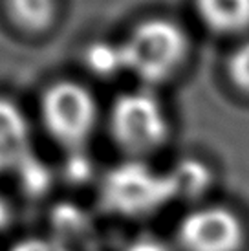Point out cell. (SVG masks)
Masks as SVG:
<instances>
[{"mask_svg": "<svg viewBox=\"0 0 249 251\" xmlns=\"http://www.w3.org/2000/svg\"><path fill=\"white\" fill-rule=\"evenodd\" d=\"M29 156V125L19 106L0 99V173L19 169Z\"/></svg>", "mask_w": 249, "mask_h": 251, "instance_id": "8992f818", "label": "cell"}, {"mask_svg": "<svg viewBox=\"0 0 249 251\" xmlns=\"http://www.w3.org/2000/svg\"><path fill=\"white\" fill-rule=\"evenodd\" d=\"M180 242L187 251H238L244 244V224L227 207L207 205L181 220Z\"/></svg>", "mask_w": 249, "mask_h": 251, "instance_id": "5b68a950", "label": "cell"}, {"mask_svg": "<svg viewBox=\"0 0 249 251\" xmlns=\"http://www.w3.org/2000/svg\"><path fill=\"white\" fill-rule=\"evenodd\" d=\"M86 64L97 75H116L119 72L126 70L123 44L112 42H96L86 51Z\"/></svg>", "mask_w": 249, "mask_h": 251, "instance_id": "9c48e42d", "label": "cell"}, {"mask_svg": "<svg viewBox=\"0 0 249 251\" xmlns=\"http://www.w3.org/2000/svg\"><path fill=\"white\" fill-rule=\"evenodd\" d=\"M13 21L26 29H44L55 17V0H7Z\"/></svg>", "mask_w": 249, "mask_h": 251, "instance_id": "ba28073f", "label": "cell"}, {"mask_svg": "<svg viewBox=\"0 0 249 251\" xmlns=\"http://www.w3.org/2000/svg\"><path fill=\"white\" fill-rule=\"evenodd\" d=\"M7 220H9V209H7L6 202H2V200H0V229L6 226Z\"/></svg>", "mask_w": 249, "mask_h": 251, "instance_id": "5bb4252c", "label": "cell"}, {"mask_svg": "<svg viewBox=\"0 0 249 251\" xmlns=\"http://www.w3.org/2000/svg\"><path fill=\"white\" fill-rule=\"evenodd\" d=\"M196 7L213 31L240 33L249 28V0H196Z\"/></svg>", "mask_w": 249, "mask_h": 251, "instance_id": "52a82bcc", "label": "cell"}, {"mask_svg": "<svg viewBox=\"0 0 249 251\" xmlns=\"http://www.w3.org/2000/svg\"><path fill=\"white\" fill-rule=\"evenodd\" d=\"M124 251H171V248L163 240H159L152 235H143V237L134 238L130 244L124 248Z\"/></svg>", "mask_w": 249, "mask_h": 251, "instance_id": "4fadbf2b", "label": "cell"}, {"mask_svg": "<svg viewBox=\"0 0 249 251\" xmlns=\"http://www.w3.org/2000/svg\"><path fill=\"white\" fill-rule=\"evenodd\" d=\"M103 193L106 205L126 216L152 213L174 196L169 176L138 161L114 169L104 181Z\"/></svg>", "mask_w": 249, "mask_h": 251, "instance_id": "277c9868", "label": "cell"}, {"mask_svg": "<svg viewBox=\"0 0 249 251\" xmlns=\"http://www.w3.org/2000/svg\"><path fill=\"white\" fill-rule=\"evenodd\" d=\"M126 72L145 84H159L173 77L185 63L189 39L176 22L149 19L123 42Z\"/></svg>", "mask_w": 249, "mask_h": 251, "instance_id": "6da1fadb", "label": "cell"}, {"mask_svg": "<svg viewBox=\"0 0 249 251\" xmlns=\"http://www.w3.org/2000/svg\"><path fill=\"white\" fill-rule=\"evenodd\" d=\"M110 128L124 151L145 154L161 147L169 136V121L152 92H126L116 99L110 112Z\"/></svg>", "mask_w": 249, "mask_h": 251, "instance_id": "7a4b0ae2", "label": "cell"}, {"mask_svg": "<svg viewBox=\"0 0 249 251\" xmlns=\"http://www.w3.org/2000/svg\"><path fill=\"white\" fill-rule=\"evenodd\" d=\"M173 175L174 176H171V175H167V176H169V180H171L174 196L200 193L201 189L207 185V180H209V173L205 171V167L194 160L180 163Z\"/></svg>", "mask_w": 249, "mask_h": 251, "instance_id": "30bf717a", "label": "cell"}, {"mask_svg": "<svg viewBox=\"0 0 249 251\" xmlns=\"http://www.w3.org/2000/svg\"><path fill=\"white\" fill-rule=\"evenodd\" d=\"M42 119L53 140L77 149L88 141L97 123V103L83 84H51L42 98Z\"/></svg>", "mask_w": 249, "mask_h": 251, "instance_id": "3957f363", "label": "cell"}, {"mask_svg": "<svg viewBox=\"0 0 249 251\" xmlns=\"http://www.w3.org/2000/svg\"><path fill=\"white\" fill-rule=\"evenodd\" d=\"M11 251H70L61 240L46 237H33L21 240L19 244H15Z\"/></svg>", "mask_w": 249, "mask_h": 251, "instance_id": "7c38bea8", "label": "cell"}, {"mask_svg": "<svg viewBox=\"0 0 249 251\" xmlns=\"http://www.w3.org/2000/svg\"><path fill=\"white\" fill-rule=\"evenodd\" d=\"M229 77L244 92H249V41L242 42L229 57Z\"/></svg>", "mask_w": 249, "mask_h": 251, "instance_id": "8fae6325", "label": "cell"}]
</instances>
